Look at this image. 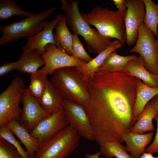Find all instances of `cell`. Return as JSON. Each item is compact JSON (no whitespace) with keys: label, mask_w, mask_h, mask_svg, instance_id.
Listing matches in <instances>:
<instances>
[{"label":"cell","mask_w":158,"mask_h":158,"mask_svg":"<svg viewBox=\"0 0 158 158\" xmlns=\"http://www.w3.org/2000/svg\"><path fill=\"white\" fill-rule=\"evenodd\" d=\"M138 158H158V156L154 157L152 154L145 152L141 156Z\"/></svg>","instance_id":"cell-37"},{"label":"cell","mask_w":158,"mask_h":158,"mask_svg":"<svg viewBox=\"0 0 158 158\" xmlns=\"http://www.w3.org/2000/svg\"><path fill=\"white\" fill-rule=\"evenodd\" d=\"M17 61L16 70L30 74L36 72L40 67L45 65L44 61L41 55L35 51L22 52Z\"/></svg>","instance_id":"cell-21"},{"label":"cell","mask_w":158,"mask_h":158,"mask_svg":"<svg viewBox=\"0 0 158 158\" xmlns=\"http://www.w3.org/2000/svg\"><path fill=\"white\" fill-rule=\"evenodd\" d=\"M150 102L154 108L158 116V94L155 96Z\"/></svg>","instance_id":"cell-35"},{"label":"cell","mask_w":158,"mask_h":158,"mask_svg":"<svg viewBox=\"0 0 158 158\" xmlns=\"http://www.w3.org/2000/svg\"><path fill=\"white\" fill-rule=\"evenodd\" d=\"M80 136L70 125L40 143L34 158H67L79 145Z\"/></svg>","instance_id":"cell-5"},{"label":"cell","mask_w":158,"mask_h":158,"mask_svg":"<svg viewBox=\"0 0 158 158\" xmlns=\"http://www.w3.org/2000/svg\"><path fill=\"white\" fill-rule=\"evenodd\" d=\"M47 76L40 69L30 74V84L27 89L40 103L45 89Z\"/></svg>","instance_id":"cell-27"},{"label":"cell","mask_w":158,"mask_h":158,"mask_svg":"<svg viewBox=\"0 0 158 158\" xmlns=\"http://www.w3.org/2000/svg\"><path fill=\"white\" fill-rule=\"evenodd\" d=\"M137 81L136 97L133 110L135 121L143 111L148 103L158 94V88L149 87L137 78Z\"/></svg>","instance_id":"cell-20"},{"label":"cell","mask_w":158,"mask_h":158,"mask_svg":"<svg viewBox=\"0 0 158 158\" xmlns=\"http://www.w3.org/2000/svg\"><path fill=\"white\" fill-rule=\"evenodd\" d=\"M78 1L61 0L60 8L64 11L67 25L70 29L77 35L83 37L85 40L88 51L98 54L109 47L112 44L111 39L101 35L97 30L92 28L84 19L78 7Z\"/></svg>","instance_id":"cell-2"},{"label":"cell","mask_w":158,"mask_h":158,"mask_svg":"<svg viewBox=\"0 0 158 158\" xmlns=\"http://www.w3.org/2000/svg\"><path fill=\"white\" fill-rule=\"evenodd\" d=\"M136 56L135 55L121 56L114 51L107 56L98 70L111 73L124 71L128 62Z\"/></svg>","instance_id":"cell-24"},{"label":"cell","mask_w":158,"mask_h":158,"mask_svg":"<svg viewBox=\"0 0 158 158\" xmlns=\"http://www.w3.org/2000/svg\"><path fill=\"white\" fill-rule=\"evenodd\" d=\"M134 46L128 51L140 55L146 69L154 75L158 74V44L154 33L144 23L139 27Z\"/></svg>","instance_id":"cell-8"},{"label":"cell","mask_w":158,"mask_h":158,"mask_svg":"<svg viewBox=\"0 0 158 158\" xmlns=\"http://www.w3.org/2000/svg\"><path fill=\"white\" fill-rule=\"evenodd\" d=\"M153 135V132L140 134L129 131L123 136V140L126 143L127 152L134 158H138L145 152L146 147L152 140Z\"/></svg>","instance_id":"cell-17"},{"label":"cell","mask_w":158,"mask_h":158,"mask_svg":"<svg viewBox=\"0 0 158 158\" xmlns=\"http://www.w3.org/2000/svg\"><path fill=\"white\" fill-rule=\"evenodd\" d=\"M156 115V111L150 101L146 105L143 111L138 116L130 132L143 134L147 131H154L155 128L152 121Z\"/></svg>","instance_id":"cell-22"},{"label":"cell","mask_w":158,"mask_h":158,"mask_svg":"<svg viewBox=\"0 0 158 158\" xmlns=\"http://www.w3.org/2000/svg\"><path fill=\"white\" fill-rule=\"evenodd\" d=\"M63 15L57 14L52 21L46 20L44 29L34 36L26 39V42L22 47L23 52L35 51L41 55L45 50L46 46L49 44L56 43L53 33L54 29Z\"/></svg>","instance_id":"cell-14"},{"label":"cell","mask_w":158,"mask_h":158,"mask_svg":"<svg viewBox=\"0 0 158 158\" xmlns=\"http://www.w3.org/2000/svg\"><path fill=\"white\" fill-rule=\"evenodd\" d=\"M125 72L129 75L140 80L145 85L158 88V77L150 72L145 68L144 61L140 56L129 61L126 66Z\"/></svg>","instance_id":"cell-16"},{"label":"cell","mask_w":158,"mask_h":158,"mask_svg":"<svg viewBox=\"0 0 158 158\" xmlns=\"http://www.w3.org/2000/svg\"><path fill=\"white\" fill-rule=\"evenodd\" d=\"M102 154L100 151H97L93 154H87L85 156V158H99V156Z\"/></svg>","instance_id":"cell-36"},{"label":"cell","mask_w":158,"mask_h":158,"mask_svg":"<svg viewBox=\"0 0 158 158\" xmlns=\"http://www.w3.org/2000/svg\"><path fill=\"white\" fill-rule=\"evenodd\" d=\"M33 13L23 10L14 0H0V20H6L14 16L30 17Z\"/></svg>","instance_id":"cell-26"},{"label":"cell","mask_w":158,"mask_h":158,"mask_svg":"<svg viewBox=\"0 0 158 158\" xmlns=\"http://www.w3.org/2000/svg\"><path fill=\"white\" fill-rule=\"evenodd\" d=\"M157 42L158 44V37H157Z\"/></svg>","instance_id":"cell-38"},{"label":"cell","mask_w":158,"mask_h":158,"mask_svg":"<svg viewBox=\"0 0 158 158\" xmlns=\"http://www.w3.org/2000/svg\"><path fill=\"white\" fill-rule=\"evenodd\" d=\"M73 42L72 55L73 58L83 61L87 63L92 60V58L85 49L80 42L78 35L75 33L73 34Z\"/></svg>","instance_id":"cell-30"},{"label":"cell","mask_w":158,"mask_h":158,"mask_svg":"<svg viewBox=\"0 0 158 158\" xmlns=\"http://www.w3.org/2000/svg\"><path fill=\"white\" fill-rule=\"evenodd\" d=\"M145 6V17L144 23L146 27L158 37V4L151 0H142Z\"/></svg>","instance_id":"cell-28"},{"label":"cell","mask_w":158,"mask_h":158,"mask_svg":"<svg viewBox=\"0 0 158 158\" xmlns=\"http://www.w3.org/2000/svg\"><path fill=\"white\" fill-rule=\"evenodd\" d=\"M56 32L54 38L56 45L64 50L68 54L72 55L73 42V34L68 28L66 19L63 16L55 28Z\"/></svg>","instance_id":"cell-23"},{"label":"cell","mask_w":158,"mask_h":158,"mask_svg":"<svg viewBox=\"0 0 158 158\" xmlns=\"http://www.w3.org/2000/svg\"><path fill=\"white\" fill-rule=\"evenodd\" d=\"M50 78L65 99L86 107L90 99L87 83L76 67H68L56 69Z\"/></svg>","instance_id":"cell-4"},{"label":"cell","mask_w":158,"mask_h":158,"mask_svg":"<svg viewBox=\"0 0 158 158\" xmlns=\"http://www.w3.org/2000/svg\"><path fill=\"white\" fill-rule=\"evenodd\" d=\"M122 45L118 40L113 41L111 44L89 62L76 67L78 71L86 80L92 77L97 71L107 56L111 53L121 48Z\"/></svg>","instance_id":"cell-18"},{"label":"cell","mask_w":158,"mask_h":158,"mask_svg":"<svg viewBox=\"0 0 158 158\" xmlns=\"http://www.w3.org/2000/svg\"><path fill=\"white\" fill-rule=\"evenodd\" d=\"M21 102L23 107L18 121L30 133L44 118L50 115L25 88Z\"/></svg>","instance_id":"cell-12"},{"label":"cell","mask_w":158,"mask_h":158,"mask_svg":"<svg viewBox=\"0 0 158 158\" xmlns=\"http://www.w3.org/2000/svg\"><path fill=\"white\" fill-rule=\"evenodd\" d=\"M14 135L6 125L0 126V138L5 139L15 147L22 158H30L26 151L22 147L21 142L15 138Z\"/></svg>","instance_id":"cell-29"},{"label":"cell","mask_w":158,"mask_h":158,"mask_svg":"<svg viewBox=\"0 0 158 158\" xmlns=\"http://www.w3.org/2000/svg\"><path fill=\"white\" fill-rule=\"evenodd\" d=\"M56 9V7H54L20 21L0 25L2 35L0 38V46L22 37L28 39L36 35L44 29L45 20Z\"/></svg>","instance_id":"cell-6"},{"label":"cell","mask_w":158,"mask_h":158,"mask_svg":"<svg viewBox=\"0 0 158 158\" xmlns=\"http://www.w3.org/2000/svg\"><path fill=\"white\" fill-rule=\"evenodd\" d=\"M23 79H13L0 95V126L6 125L12 120L18 121L21 111L19 106L25 89Z\"/></svg>","instance_id":"cell-7"},{"label":"cell","mask_w":158,"mask_h":158,"mask_svg":"<svg viewBox=\"0 0 158 158\" xmlns=\"http://www.w3.org/2000/svg\"><path fill=\"white\" fill-rule=\"evenodd\" d=\"M126 11L124 20L126 42L128 46L134 44L138 29L143 23L145 10L142 0H127Z\"/></svg>","instance_id":"cell-11"},{"label":"cell","mask_w":158,"mask_h":158,"mask_svg":"<svg viewBox=\"0 0 158 158\" xmlns=\"http://www.w3.org/2000/svg\"><path fill=\"white\" fill-rule=\"evenodd\" d=\"M64 100L57 87L47 79L40 102L43 108L50 115L59 112L63 110Z\"/></svg>","instance_id":"cell-15"},{"label":"cell","mask_w":158,"mask_h":158,"mask_svg":"<svg viewBox=\"0 0 158 158\" xmlns=\"http://www.w3.org/2000/svg\"><path fill=\"white\" fill-rule=\"evenodd\" d=\"M17 61L13 62H7L2 64L0 66V76H4L13 70H16Z\"/></svg>","instance_id":"cell-33"},{"label":"cell","mask_w":158,"mask_h":158,"mask_svg":"<svg viewBox=\"0 0 158 158\" xmlns=\"http://www.w3.org/2000/svg\"><path fill=\"white\" fill-rule=\"evenodd\" d=\"M63 110L68 121L80 137L90 141L95 136L84 106L65 99Z\"/></svg>","instance_id":"cell-9"},{"label":"cell","mask_w":158,"mask_h":158,"mask_svg":"<svg viewBox=\"0 0 158 158\" xmlns=\"http://www.w3.org/2000/svg\"><path fill=\"white\" fill-rule=\"evenodd\" d=\"M90 99L85 109L98 144L123 142V136L135 124L133 110L137 78L125 71L98 70L87 80Z\"/></svg>","instance_id":"cell-1"},{"label":"cell","mask_w":158,"mask_h":158,"mask_svg":"<svg viewBox=\"0 0 158 158\" xmlns=\"http://www.w3.org/2000/svg\"><path fill=\"white\" fill-rule=\"evenodd\" d=\"M112 1L118 9L122 10L126 9V0H113Z\"/></svg>","instance_id":"cell-34"},{"label":"cell","mask_w":158,"mask_h":158,"mask_svg":"<svg viewBox=\"0 0 158 158\" xmlns=\"http://www.w3.org/2000/svg\"><path fill=\"white\" fill-rule=\"evenodd\" d=\"M6 126L24 145L30 158H34L40 143L38 140L32 136L27 130L15 119L11 120Z\"/></svg>","instance_id":"cell-19"},{"label":"cell","mask_w":158,"mask_h":158,"mask_svg":"<svg viewBox=\"0 0 158 158\" xmlns=\"http://www.w3.org/2000/svg\"><path fill=\"white\" fill-rule=\"evenodd\" d=\"M69 125L63 110L43 118L30 133L40 143L45 142Z\"/></svg>","instance_id":"cell-13"},{"label":"cell","mask_w":158,"mask_h":158,"mask_svg":"<svg viewBox=\"0 0 158 158\" xmlns=\"http://www.w3.org/2000/svg\"><path fill=\"white\" fill-rule=\"evenodd\" d=\"M102 154L107 158H134L129 154L126 147L114 141H107L99 144Z\"/></svg>","instance_id":"cell-25"},{"label":"cell","mask_w":158,"mask_h":158,"mask_svg":"<svg viewBox=\"0 0 158 158\" xmlns=\"http://www.w3.org/2000/svg\"><path fill=\"white\" fill-rule=\"evenodd\" d=\"M41 56L44 61L45 65L40 69L47 75H51L54 71L59 68L68 67H77L87 63L73 57L55 44H47L45 51Z\"/></svg>","instance_id":"cell-10"},{"label":"cell","mask_w":158,"mask_h":158,"mask_svg":"<svg viewBox=\"0 0 158 158\" xmlns=\"http://www.w3.org/2000/svg\"><path fill=\"white\" fill-rule=\"evenodd\" d=\"M0 158H22L16 148L5 139L0 138Z\"/></svg>","instance_id":"cell-31"},{"label":"cell","mask_w":158,"mask_h":158,"mask_svg":"<svg viewBox=\"0 0 158 158\" xmlns=\"http://www.w3.org/2000/svg\"><path fill=\"white\" fill-rule=\"evenodd\" d=\"M157 125V131L154 138L152 142L145 149V152L153 154L158 153V116L156 115L154 118Z\"/></svg>","instance_id":"cell-32"},{"label":"cell","mask_w":158,"mask_h":158,"mask_svg":"<svg viewBox=\"0 0 158 158\" xmlns=\"http://www.w3.org/2000/svg\"><path fill=\"white\" fill-rule=\"evenodd\" d=\"M126 9L114 11L100 6L87 13H82L84 19L95 26L102 35L118 40L123 46L126 42L124 20Z\"/></svg>","instance_id":"cell-3"},{"label":"cell","mask_w":158,"mask_h":158,"mask_svg":"<svg viewBox=\"0 0 158 158\" xmlns=\"http://www.w3.org/2000/svg\"><path fill=\"white\" fill-rule=\"evenodd\" d=\"M157 75V76H158V75Z\"/></svg>","instance_id":"cell-39"}]
</instances>
